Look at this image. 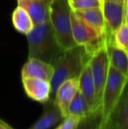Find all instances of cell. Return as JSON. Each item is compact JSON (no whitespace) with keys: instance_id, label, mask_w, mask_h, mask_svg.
Listing matches in <instances>:
<instances>
[{"instance_id":"24","label":"cell","mask_w":128,"mask_h":129,"mask_svg":"<svg viewBox=\"0 0 128 129\" xmlns=\"http://www.w3.org/2000/svg\"><path fill=\"white\" fill-rule=\"evenodd\" d=\"M125 22L128 25V0L125 1Z\"/></svg>"},{"instance_id":"2","label":"cell","mask_w":128,"mask_h":129,"mask_svg":"<svg viewBox=\"0 0 128 129\" xmlns=\"http://www.w3.org/2000/svg\"><path fill=\"white\" fill-rule=\"evenodd\" d=\"M91 56L83 46H75L62 53L54 66V75L50 82L51 99H53L58 87L66 80L78 77Z\"/></svg>"},{"instance_id":"25","label":"cell","mask_w":128,"mask_h":129,"mask_svg":"<svg viewBox=\"0 0 128 129\" xmlns=\"http://www.w3.org/2000/svg\"><path fill=\"white\" fill-rule=\"evenodd\" d=\"M110 1H114V2H118V3L125 4V0H110Z\"/></svg>"},{"instance_id":"18","label":"cell","mask_w":128,"mask_h":129,"mask_svg":"<svg viewBox=\"0 0 128 129\" xmlns=\"http://www.w3.org/2000/svg\"><path fill=\"white\" fill-rule=\"evenodd\" d=\"M103 122V117L100 109H97L91 114L81 119L75 129H100Z\"/></svg>"},{"instance_id":"22","label":"cell","mask_w":128,"mask_h":129,"mask_svg":"<svg viewBox=\"0 0 128 129\" xmlns=\"http://www.w3.org/2000/svg\"><path fill=\"white\" fill-rule=\"evenodd\" d=\"M100 129H119V128L116 126V124L111 119H109L107 120H103Z\"/></svg>"},{"instance_id":"23","label":"cell","mask_w":128,"mask_h":129,"mask_svg":"<svg viewBox=\"0 0 128 129\" xmlns=\"http://www.w3.org/2000/svg\"><path fill=\"white\" fill-rule=\"evenodd\" d=\"M0 129H14L13 127L10 126L9 124H7L5 121H4L3 119H0Z\"/></svg>"},{"instance_id":"21","label":"cell","mask_w":128,"mask_h":129,"mask_svg":"<svg viewBox=\"0 0 128 129\" xmlns=\"http://www.w3.org/2000/svg\"><path fill=\"white\" fill-rule=\"evenodd\" d=\"M81 119L78 117H75V116H68V117L64 118L60 124H58L55 129H75L81 121Z\"/></svg>"},{"instance_id":"20","label":"cell","mask_w":128,"mask_h":129,"mask_svg":"<svg viewBox=\"0 0 128 129\" xmlns=\"http://www.w3.org/2000/svg\"><path fill=\"white\" fill-rule=\"evenodd\" d=\"M72 11L85 10L102 6V0H68Z\"/></svg>"},{"instance_id":"15","label":"cell","mask_w":128,"mask_h":129,"mask_svg":"<svg viewBox=\"0 0 128 129\" xmlns=\"http://www.w3.org/2000/svg\"><path fill=\"white\" fill-rule=\"evenodd\" d=\"M110 119L119 129H128V83Z\"/></svg>"},{"instance_id":"9","label":"cell","mask_w":128,"mask_h":129,"mask_svg":"<svg viewBox=\"0 0 128 129\" xmlns=\"http://www.w3.org/2000/svg\"><path fill=\"white\" fill-rule=\"evenodd\" d=\"M79 90L78 77L66 80L58 87L53 99L54 103L57 105L62 112L64 118L67 117V111L70 102Z\"/></svg>"},{"instance_id":"26","label":"cell","mask_w":128,"mask_h":129,"mask_svg":"<svg viewBox=\"0 0 128 129\" xmlns=\"http://www.w3.org/2000/svg\"><path fill=\"white\" fill-rule=\"evenodd\" d=\"M17 1H19V0H17Z\"/></svg>"},{"instance_id":"5","label":"cell","mask_w":128,"mask_h":129,"mask_svg":"<svg viewBox=\"0 0 128 129\" xmlns=\"http://www.w3.org/2000/svg\"><path fill=\"white\" fill-rule=\"evenodd\" d=\"M89 64L91 67V74L94 80L95 90H96V107L97 109H100L103 90L107 79L110 68L106 46L91 56L89 61Z\"/></svg>"},{"instance_id":"16","label":"cell","mask_w":128,"mask_h":129,"mask_svg":"<svg viewBox=\"0 0 128 129\" xmlns=\"http://www.w3.org/2000/svg\"><path fill=\"white\" fill-rule=\"evenodd\" d=\"M96 111V110H95ZM94 112L91 105L85 99V98L79 92L75 94L74 99L70 102L67 111V117L68 116H75L80 119L87 117Z\"/></svg>"},{"instance_id":"10","label":"cell","mask_w":128,"mask_h":129,"mask_svg":"<svg viewBox=\"0 0 128 129\" xmlns=\"http://www.w3.org/2000/svg\"><path fill=\"white\" fill-rule=\"evenodd\" d=\"M54 66L37 58H28L21 70V77H34L51 82Z\"/></svg>"},{"instance_id":"7","label":"cell","mask_w":128,"mask_h":129,"mask_svg":"<svg viewBox=\"0 0 128 129\" xmlns=\"http://www.w3.org/2000/svg\"><path fill=\"white\" fill-rule=\"evenodd\" d=\"M26 96L39 104L48 103L51 99L50 82L34 77H21Z\"/></svg>"},{"instance_id":"13","label":"cell","mask_w":128,"mask_h":129,"mask_svg":"<svg viewBox=\"0 0 128 129\" xmlns=\"http://www.w3.org/2000/svg\"><path fill=\"white\" fill-rule=\"evenodd\" d=\"M110 65L128 77V52L113 43L106 44Z\"/></svg>"},{"instance_id":"4","label":"cell","mask_w":128,"mask_h":129,"mask_svg":"<svg viewBox=\"0 0 128 129\" xmlns=\"http://www.w3.org/2000/svg\"><path fill=\"white\" fill-rule=\"evenodd\" d=\"M127 83L128 77L110 65L100 103L103 120H107L111 117Z\"/></svg>"},{"instance_id":"11","label":"cell","mask_w":128,"mask_h":129,"mask_svg":"<svg viewBox=\"0 0 128 129\" xmlns=\"http://www.w3.org/2000/svg\"><path fill=\"white\" fill-rule=\"evenodd\" d=\"M64 119L62 112L53 100L44 104V111L40 117L28 129H50Z\"/></svg>"},{"instance_id":"1","label":"cell","mask_w":128,"mask_h":129,"mask_svg":"<svg viewBox=\"0 0 128 129\" xmlns=\"http://www.w3.org/2000/svg\"><path fill=\"white\" fill-rule=\"evenodd\" d=\"M28 58H37L54 65L65 50L61 47L51 22L34 26L26 34Z\"/></svg>"},{"instance_id":"17","label":"cell","mask_w":128,"mask_h":129,"mask_svg":"<svg viewBox=\"0 0 128 129\" xmlns=\"http://www.w3.org/2000/svg\"><path fill=\"white\" fill-rule=\"evenodd\" d=\"M12 21L16 31L22 34H28L34 27L32 19L24 8L18 5L12 14Z\"/></svg>"},{"instance_id":"12","label":"cell","mask_w":128,"mask_h":129,"mask_svg":"<svg viewBox=\"0 0 128 129\" xmlns=\"http://www.w3.org/2000/svg\"><path fill=\"white\" fill-rule=\"evenodd\" d=\"M79 80V92L89 102L93 110H97L96 107V90H95L94 80L91 74V67L89 62L85 65L83 70H82L80 76L78 77Z\"/></svg>"},{"instance_id":"6","label":"cell","mask_w":128,"mask_h":129,"mask_svg":"<svg viewBox=\"0 0 128 129\" xmlns=\"http://www.w3.org/2000/svg\"><path fill=\"white\" fill-rule=\"evenodd\" d=\"M102 10L105 24V36L108 43H113L116 31L125 22V4L102 0Z\"/></svg>"},{"instance_id":"14","label":"cell","mask_w":128,"mask_h":129,"mask_svg":"<svg viewBox=\"0 0 128 129\" xmlns=\"http://www.w3.org/2000/svg\"><path fill=\"white\" fill-rule=\"evenodd\" d=\"M73 12L84 22L96 29L99 34H105V24L102 6L85 10H76Z\"/></svg>"},{"instance_id":"8","label":"cell","mask_w":128,"mask_h":129,"mask_svg":"<svg viewBox=\"0 0 128 129\" xmlns=\"http://www.w3.org/2000/svg\"><path fill=\"white\" fill-rule=\"evenodd\" d=\"M52 0H19L18 5L29 14L34 26L50 22Z\"/></svg>"},{"instance_id":"3","label":"cell","mask_w":128,"mask_h":129,"mask_svg":"<svg viewBox=\"0 0 128 129\" xmlns=\"http://www.w3.org/2000/svg\"><path fill=\"white\" fill-rule=\"evenodd\" d=\"M71 12L68 0H52L50 22L63 50L76 46L72 35Z\"/></svg>"},{"instance_id":"19","label":"cell","mask_w":128,"mask_h":129,"mask_svg":"<svg viewBox=\"0 0 128 129\" xmlns=\"http://www.w3.org/2000/svg\"><path fill=\"white\" fill-rule=\"evenodd\" d=\"M113 44L128 52V25L125 22H124L114 34Z\"/></svg>"}]
</instances>
